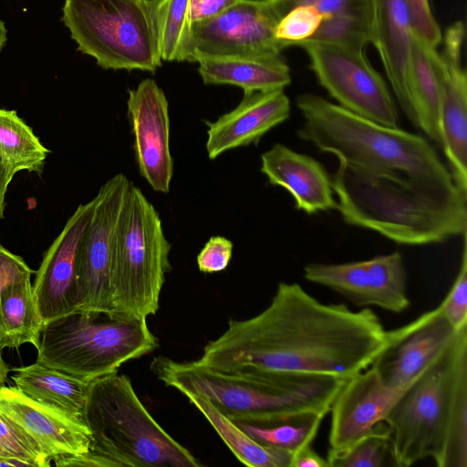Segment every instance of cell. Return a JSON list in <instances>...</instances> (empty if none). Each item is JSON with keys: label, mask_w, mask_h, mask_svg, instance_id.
I'll use <instances>...</instances> for the list:
<instances>
[{"label": "cell", "mask_w": 467, "mask_h": 467, "mask_svg": "<svg viewBox=\"0 0 467 467\" xmlns=\"http://www.w3.org/2000/svg\"><path fill=\"white\" fill-rule=\"evenodd\" d=\"M404 389L388 386L372 366L348 379L330 407V448H347L369 434Z\"/></svg>", "instance_id": "obj_18"}, {"label": "cell", "mask_w": 467, "mask_h": 467, "mask_svg": "<svg viewBox=\"0 0 467 467\" xmlns=\"http://www.w3.org/2000/svg\"><path fill=\"white\" fill-rule=\"evenodd\" d=\"M467 232L462 236V253L458 274L443 301L440 304L444 317L453 328L467 327Z\"/></svg>", "instance_id": "obj_35"}, {"label": "cell", "mask_w": 467, "mask_h": 467, "mask_svg": "<svg viewBox=\"0 0 467 467\" xmlns=\"http://www.w3.org/2000/svg\"><path fill=\"white\" fill-rule=\"evenodd\" d=\"M0 450L26 466L47 467L51 460L0 410Z\"/></svg>", "instance_id": "obj_33"}, {"label": "cell", "mask_w": 467, "mask_h": 467, "mask_svg": "<svg viewBox=\"0 0 467 467\" xmlns=\"http://www.w3.org/2000/svg\"><path fill=\"white\" fill-rule=\"evenodd\" d=\"M386 341L387 330L370 308L325 304L297 283L281 282L262 312L230 319L195 362L233 377L293 372L348 379L370 367Z\"/></svg>", "instance_id": "obj_1"}, {"label": "cell", "mask_w": 467, "mask_h": 467, "mask_svg": "<svg viewBox=\"0 0 467 467\" xmlns=\"http://www.w3.org/2000/svg\"><path fill=\"white\" fill-rule=\"evenodd\" d=\"M233 242L224 236H212L197 255V265L202 273L223 271L233 254Z\"/></svg>", "instance_id": "obj_37"}, {"label": "cell", "mask_w": 467, "mask_h": 467, "mask_svg": "<svg viewBox=\"0 0 467 467\" xmlns=\"http://www.w3.org/2000/svg\"><path fill=\"white\" fill-rule=\"evenodd\" d=\"M300 47L306 50L318 83L337 105L382 125L399 127L395 99L364 50L324 43Z\"/></svg>", "instance_id": "obj_10"}, {"label": "cell", "mask_w": 467, "mask_h": 467, "mask_svg": "<svg viewBox=\"0 0 467 467\" xmlns=\"http://www.w3.org/2000/svg\"><path fill=\"white\" fill-rule=\"evenodd\" d=\"M326 415L308 414L271 426L237 425L258 443L294 454L315 440Z\"/></svg>", "instance_id": "obj_31"}, {"label": "cell", "mask_w": 467, "mask_h": 467, "mask_svg": "<svg viewBox=\"0 0 467 467\" xmlns=\"http://www.w3.org/2000/svg\"><path fill=\"white\" fill-rule=\"evenodd\" d=\"M464 36L461 21L451 25L433 61L441 86V148L455 182L467 191V76L461 62Z\"/></svg>", "instance_id": "obj_14"}, {"label": "cell", "mask_w": 467, "mask_h": 467, "mask_svg": "<svg viewBox=\"0 0 467 467\" xmlns=\"http://www.w3.org/2000/svg\"><path fill=\"white\" fill-rule=\"evenodd\" d=\"M130 181L122 173L109 179L94 199L90 221L77 258L76 310L113 313L110 262L115 223Z\"/></svg>", "instance_id": "obj_12"}, {"label": "cell", "mask_w": 467, "mask_h": 467, "mask_svg": "<svg viewBox=\"0 0 467 467\" xmlns=\"http://www.w3.org/2000/svg\"><path fill=\"white\" fill-rule=\"evenodd\" d=\"M197 63L206 85H232L247 92L285 89L291 83L290 68L282 55L206 57Z\"/></svg>", "instance_id": "obj_23"}, {"label": "cell", "mask_w": 467, "mask_h": 467, "mask_svg": "<svg viewBox=\"0 0 467 467\" xmlns=\"http://www.w3.org/2000/svg\"><path fill=\"white\" fill-rule=\"evenodd\" d=\"M461 329L451 327L439 305L400 327L387 330L385 347L371 366L388 386L405 388Z\"/></svg>", "instance_id": "obj_16"}, {"label": "cell", "mask_w": 467, "mask_h": 467, "mask_svg": "<svg viewBox=\"0 0 467 467\" xmlns=\"http://www.w3.org/2000/svg\"><path fill=\"white\" fill-rule=\"evenodd\" d=\"M237 0H190V18L192 24L210 20L232 5Z\"/></svg>", "instance_id": "obj_39"}, {"label": "cell", "mask_w": 467, "mask_h": 467, "mask_svg": "<svg viewBox=\"0 0 467 467\" xmlns=\"http://www.w3.org/2000/svg\"><path fill=\"white\" fill-rule=\"evenodd\" d=\"M400 467L431 458L467 435V327L405 387L383 420Z\"/></svg>", "instance_id": "obj_5"}, {"label": "cell", "mask_w": 467, "mask_h": 467, "mask_svg": "<svg viewBox=\"0 0 467 467\" xmlns=\"http://www.w3.org/2000/svg\"><path fill=\"white\" fill-rule=\"evenodd\" d=\"M414 34V33H413ZM437 49L413 35L410 93L415 114V127L441 147V86L433 61Z\"/></svg>", "instance_id": "obj_26"}, {"label": "cell", "mask_w": 467, "mask_h": 467, "mask_svg": "<svg viewBox=\"0 0 467 467\" xmlns=\"http://www.w3.org/2000/svg\"><path fill=\"white\" fill-rule=\"evenodd\" d=\"M284 15L292 7H313L322 22L308 41L347 46L365 50L369 43L368 0H279ZM299 45V47L301 46Z\"/></svg>", "instance_id": "obj_24"}, {"label": "cell", "mask_w": 467, "mask_h": 467, "mask_svg": "<svg viewBox=\"0 0 467 467\" xmlns=\"http://www.w3.org/2000/svg\"><path fill=\"white\" fill-rule=\"evenodd\" d=\"M7 40V29L3 21L0 20V52Z\"/></svg>", "instance_id": "obj_44"}, {"label": "cell", "mask_w": 467, "mask_h": 467, "mask_svg": "<svg viewBox=\"0 0 467 467\" xmlns=\"http://www.w3.org/2000/svg\"><path fill=\"white\" fill-rule=\"evenodd\" d=\"M150 369L166 386L201 392L237 423L271 426L308 414L327 415L347 379L337 376L274 372L241 378L193 361L159 356Z\"/></svg>", "instance_id": "obj_4"}, {"label": "cell", "mask_w": 467, "mask_h": 467, "mask_svg": "<svg viewBox=\"0 0 467 467\" xmlns=\"http://www.w3.org/2000/svg\"><path fill=\"white\" fill-rule=\"evenodd\" d=\"M388 455L391 457L390 432L382 421L354 444L330 448L326 459L329 467H379L386 464Z\"/></svg>", "instance_id": "obj_32"}, {"label": "cell", "mask_w": 467, "mask_h": 467, "mask_svg": "<svg viewBox=\"0 0 467 467\" xmlns=\"http://www.w3.org/2000/svg\"><path fill=\"white\" fill-rule=\"evenodd\" d=\"M33 274L34 271L21 256L0 244V294L7 286Z\"/></svg>", "instance_id": "obj_38"}, {"label": "cell", "mask_w": 467, "mask_h": 467, "mask_svg": "<svg viewBox=\"0 0 467 467\" xmlns=\"http://www.w3.org/2000/svg\"><path fill=\"white\" fill-rule=\"evenodd\" d=\"M147 319L74 310L44 324L36 362L89 383L159 347Z\"/></svg>", "instance_id": "obj_7"}, {"label": "cell", "mask_w": 467, "mask_h": 467, "mask_svg": "<svg viewBox=\"0 0 467 467\" xmlns=\"http://www.w3.org/2000/svg\"><path fill=\"white\" fill-rule=\"evenodd\" d=\"M62 21L78 49L105 69L161 65L149 0H65Z\"/></svg>", "instance_id": "obj_9"}, {"label": "cell", "mask_w": 467, "mask_h": 467, "mask_svg": "<svg viewBox=\"0 0 467 467\" xmlns=\"http://www.w3.org/2000/svg\"><path fill=\"white\" fill-rule=\"evenodd\" d=\"M13 370L16 387L25 395L83 420L88 382L36 361Z\"/></svg>", "instance_id": "obj_25"}, {"label": "cell", "mask_w": 467, "mask_h": 467, "mask_svg": "<svg viewBox=\"0 0 467 467\" xmlns=\"http://www.w3.org/2000/svg\"><path fill=\"white\" fill-rule=\"evenodd\" d=\"M49 150L16 110L0 109V164L14 174H42Z\"/></svg>", "instance_id": "obj_29"}, {"label": "cell", "mask_w": 467, "mask_h": 467, "mask_svg": "<svg viewBox=\"0 0 467 467\" xmlns=\"http://www.w3.org/2000/svg\"><path fill=\"white\" fill-rule=\"evenodd\" d=\"M290 467H329L327 459L318 455L311 447L306 445L292 455Z\"/></svg>", "instance_id": "obj_40"}, {"label": "cell", "mask_w": 467, "mask_h": 467, "mask_svg": "<svg viewBox=\"0 0 467 467\" xmlns=\"http://www.w3.org/2000/svg\"><path fill=\"white\" fill-rule=\"evenodd\" d=\"M179 391L204 416L242 463L250 467H290L293 454L253 440L201 392L188 389Z\"/></svg>", "instance_id": "obj_27"}, {"label": "cell", "mask_w": 467, "mask_h": 467, "mask_svg": "<svg viewBox=\"0 0 467 467\" xmlns=\"http://www.w3.org/2000/svg\"><path fill=\"white\" fill-rule=\"evenodd\" d=\"M161 60L188 61L192 22L190 0H149Z\"/></svg>", "instance_id": "obj_30"}, {"label": "cell", "mask_w": 467, "mask_h": 467, "mask_svg": "<svg viewBox=\"0 0 467 467\" xmlns=\"http://www.w3.org/2000/svg\"><path fill=\"white\" fill-rule=\"evenodd\" d=\"M0 410L51 461L89 451L90 433L83 420L27 397L16 387H0Z\"/></svg>", "instance_id": "obj_19"}, {"label": "cell", "mask_w": 467, "mask_h": 467, "mask_svg": "<svg viewBox=\"0 0 467 467\" xmlns=\"http://www.w3.org/2000/svg\"><path fill=\"white\" fill-rule=\"evenodd\" d=\"M369 43L383 67L403 113L415 126L410 93V65L413 31L405 0H368Z\"/></svg>", "instance_id": "obj_21"}, {"label": "cell", "mask_w": 467, "mask_h": 467, "mask_svg": "<svg viewBox=\"0 0 467 467\" xmlns=\"http://www.w3.org/2000/svg\"><path fill=\"white\" fill-rule=\"evenodd\" d=\"M296 105L304 119L299 139L338 162L370 174L459 187L426 138L363 118L317 94L297 96Z\"/></svg>", "instance_id": "obj_3"}, {"label": "cell", "mask_w": 467, "mask_h": 467, "mask_svg": "<svg viewBox=\"0 0 467 467\" xmlns=\"http://www.w3.org/2000/svg\"><path fill=\"white\" fill-rule=\"evenodd\" d=\"M127 109L140 174L154 191L168 193L173 176V159L166 96L153 79L146 78L129 90Z\"/></svg>", "instance_id": "obj_15"}, {"label": "cell", "mask_w": 467, "mask_h": 467, "mask_svg": "<svg viewBox=\"0 0 467 467\" xmlns=\"http://www.w3.org/2000/svg\"><path fill=\"white\" fill-rule=\"evenodd\" d=\"M283 16L279 0H237L219 16L192 24L188 61L280 56L286 46L276 38L275 28Z\"/></svg>", "instance_id": "obj_11"}, {"label": "cell", "mask_w": 467, "mask_h": 467, "mask_svg": "<svg viewBox=\"0 0 467 467\" xmlns=\"http://www.w3.org/2000/svg\"><path fill=\"white\" fill-rule=\"evenodd\" d=\"M322 19L310 5L292 6L280 19L275 36L286 47L299 46L311 39L321 25Z\"/></svg>", "instance_id": "obj_34"}, {"label": "cell", "mask_w": 467, "mask_h": 467, "mask_svg": "<svg viewBox=\"0 0 467 467\" xmlns=\"http://www.w3.org/2000/svg\"><path fill=\"white\" fill-rule=\"evenodd\" d=\"M15 174L0 164V221L4 218L5 195Z\"/></svg>", "instance_id": "obj_41"}, {"label": "cell", "mask_w": 467, "mask_h": 467, "mask_svg": "<svg viewBox=\"0 0 467 467\" xmlns=\"http://www.w3.org/2000/svg\"><path fill=\"white\" fill-rule=\"evenodd\" d=\"M260 171L291 194L296 209L309 215L337 210L332 178L313 157L277 142L261 155Z\"/></svg>", "instance_id": "obj_22"}, {"label": "cell", "mask_w": 467, "mask_h": 467, "mask_svg": "<svg viewBox=\"0 0 467 467\" xmlns=\"http://www.w3.org/2000/svg\"><path fill=\"white\" fill-rule=\"evenodd\" d=\"M303 273L306 280L340 294L357 306L400 313L410 304L403 256L398 251L358 262L309 263Z\"/></svg>", "instance_id": "obj_13"}, {"label": "cell", "mask_w": 467, "mask_h": 467, "mask_svg": "<svg viewBox=\"0 0 467 467\" xmlns=\"http://www.w3.org/2000/svg\"><path fill=\"white\" fill-rule=\"evenodd\" d=\"M1 466H26V464L17 459L6 455L0 450V467Z\"/></svg>", "instance_id": "obj_42"}, {"label": "cell", "mask_w": 467, "mask_h": 467, "mask_svg": "<svg viewBox=\"0 0 467 467\" xmlns=\"http://www.w3.org/2000/svg\"><path fill=\"white\" fill-rule=\"evenodd\" d=\"M343 221L404 245L440 244L467 232V191L375 175L338 162L332 178Z\"/></svg>", "instance_id": "obj_2"}, {"label": "cell", "mask_w": 467, "mask_h": 467, "mask_svg": "<svg viewBox=\"0 0 467 467\" xmlns=\"http://www.w3.org/2000/svg\"><path fill=\"white\" fill-rule=\"evenodd\" d=\"M171 244L143 192L130 184L113 232L110 291L114 314L147 319L157 313Z\"/></svg>", "instance_id": "obj_8"}, {"label": "cell", "mask_w": 467, "mask_h": 467, "mask_svg": "<svg viewBox=\"0 0 467 467\" xmlns=\"http://www.w3.org/2000/svg\"><path fill=\"white\" fill-rule=\"evenodd\" d=\"M83 420L90 433L89 451L56 457L57 466H202L152 418L124 374L117 372L88 383Z\"/></svg>", "instance_id": "obj_6"}, {"label": "cell", "mask_w": 467, "mask_h": 467, "mask_svg": "<svg viewBox=\"0 0 467 467\" xmlns=\"http://www.w3.org/2000/svg\"><path fill=\"white\" fill-rule=\"evenodd\" d=\"M285 89L244 92L240 103L207 126L206 152L210 160L239 147L257 144L272 129L290 117Z\"/></svg>", "instance_id": "obj_20"}, {"label": "cell", "mask_w": 467, "mask_h": 467, "mask_svg": "<svg viewBox=\"0 0 467 467\" xmlns=\"http://www.w3.org/2000/svg\"><path fill=\"white\" fill-rule=\"evenodd\" d=\"M405 3L414 35L437 48L442 41V35L429 0H405Z\"/></svg>", "instance_id": "obj_36"}, {"label": "cell", "mask_w": 467, "mask_h": 467, "mask_svg": "<svg viewBox=\"0 0 467 467\" xmlns=\"http://www.w3.org/2000/svg\"><path fill=\"white\" fill-rule=\"evenodd\" d=\"M10 369L2 358V350L0 349V387L5 385L7 380L8 373Z\"/></svg>", "instance_id": "obj_43"}, {"label": "cell", "mask_w": 467, "mask_h": 467, "mask_svg": "<svg viewBox=\"0 0 467 467\" xmlns=\"http://www.w3.org/2000/svg\"><path fill=\"white\" fill-rule=\"evenodd\" d=\"M31 284L26 277L0 294V349L31 344L37 348L44 327Z\"/></svg>", "instance_id": "obj_28"}, {"label": "cell", "mask_w": 467, "mask_h": 467, "mask_svg": "<svg viewBox=\"0 0 467 467\" xmlns=\"http://www.w3.org/2000/svg\"><path fill=\"white\" fill-rule=\"evenodd\" d=\"M94 199L79 204L46 251L33 285L44 323L76 310L77 258Z\"/></svg>", "instance_id": "obj_17"}]
</instances>
